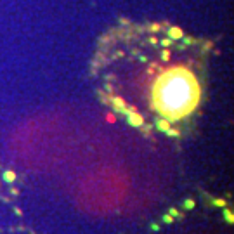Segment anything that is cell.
<instances>
[{
  "mask_svg": "<svg viewBox=\"0 0 234 234\" xmlns=\"http://www.w3.org/2000/svg\"><path fill=\"white\" fill-rule=\"evenodd\" d=\"M130 123L132 125H135V127H139L141 123H144V118L141 116V114H137V113H130Z\"/></svg>",
  "mask_w": 234,
  "mask_h": 234,
  "instance_id": "1",
  "label": "cell"
},
{
  "mask_svg": "<svg viewBox=\"0 0 234 234\" xmlns=\"http://www.w3.org/2000/svg\"><path fill=\"white\" fill-rule=\"evenodd\" d=\"M158 128H160V130H168V128H170V123H168L167 120H163V121L158 123Z\"/></svg>",
  "mask_w": 234,
  "mask_h": 234,
  "instance_id": "2",
  "label": "cell"
},
{
  "mask_svg": "<svg viewBox=\"0 0 234 234\" xmlns=\"http://www.w3.org/2000/svg\"><path fill=\"white\" fill-rule=\"evenodd\" d=\"M14 177L16 175L12 174V172H7V174H5V179H7V181H14Z\"/></svg>",
  "mask_w": 234,
  "mask_h": 234,
  "instance_id": "3",
  "label": "cell"
},
{
  "mask_svg": "<svg viewBox=\"0 0 234 234\" xmlns=\"http://www.w3.org/2000/svg\"><path fill=\"white\" fill-rule=\"evenodd\" d=\"M226 217H227V219H229V222H232V215H231L229 212H226Z\"/></svg>",
  "mask_w": 234,
  "mask_h": 234,
  "instance_id": "4",
  "label": "cell"
},
{
  "mask_svg": "<svg viewBox=\"0 0 234 234\" xmlns=\"http://www.w3.org/2000/svg\"><path fill=\"white\" fill-rule=\"evenodd\" d=\"M186 205H187V208H192V206H194V203H192V201H187Z\"/></svg>",
  "mask_w": 234,
  "mask_h": 234,
  "instance_id": "5",
  "label": "cell"
}]
</instances>
